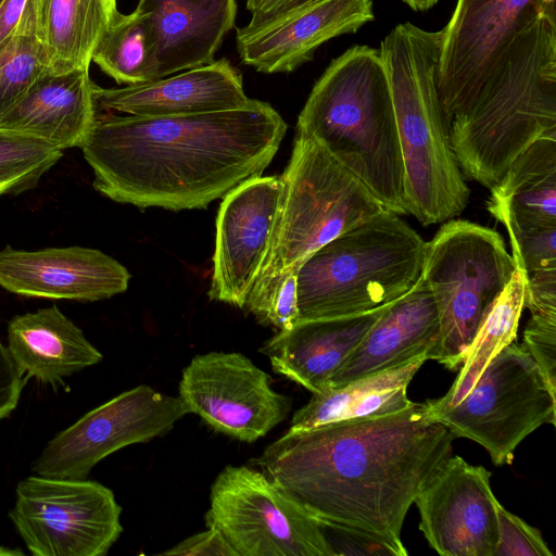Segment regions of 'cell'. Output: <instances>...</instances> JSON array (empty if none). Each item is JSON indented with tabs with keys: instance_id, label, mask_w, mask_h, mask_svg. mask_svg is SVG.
I'll list each match as a JSON object with an SVG mask.
<instances>
[{
	"instance_id": "cell-1",
	"label": "cell",
	"mask_w": 556,
	"mask_h": 556,
	"mask_svg": "<svg viewBox=\"0 0 556 556\" xmlns=\"http://www.w3.org/2000/svg\"><path fill=\"white\" fill-rule=\"evenodd\" d=\"M455 437L427 402L389 415L289 429L251 464L319 522L364 531L407 552L403 522L452 456Z\"/></svg>"
},
{
	"instance_id": "cell-2",
	"label": "cell",
	"mask_w": 556,
	"mask_h": 556,
	"mask_svg": "<svg viewBox=\"0 0 556 556\" xmlns=\"http://www.w3.org/2000/svg\"><path fill=\"white\" fill-rule=\"evenodd\" d=\"M287 131L267 102L199 114L144 117L98 112L80 148L93 188L118 203L205 208L262 175Z\"/></svg>"
},
{
	"instance_id": "cell-3",
	"label": "cell",
	"mask_w": 556,
	"mask_h": 556,
	"mask_svg": "<svg viewBox=\"0 0 556 556\" xmlns=\"http://www.w3.org/2000/svg\"><path fill=\"white\" fill-rule=\"evenodd\" d=\"M556 138V21L543 15L511 41L470 108L450 124L463 176L489 190L540 138Z\"/></svg>"
},
{
	"instance_id": "cell-4",
	"label": "cell",
	"mask_w": 556,
	"mask_h": 556,
	"mask_svg": "<svg viewBox=\"0 0 556 556\" xmlns=\"http://www.w3.org/2000/svg\"><path fill=\"white\" fill-rule=\"evenodd\" d=\"M296 134L316 141L386 208L407 214L394 106L379 50L354 46L332 60L299 114Z\"/></svg>"
},
{
	"instance_id": "cell-5",
	"label": "cell",
	"mask_w": 556,
	"mask_h": 556,
	"mask_svg": "<svg viewBox=\"0 0 556 556\" xmlns=\"http://www.w3.org/2000/svg\"><path fill=\"white\" fill-rule=\"evenodd\" d=\"M441 41L442 29L407 22L396 25L379 49L394 106L407 214L424 226L459 215L470 195L438 89Z\"/></svg>"
},
{
	"instance_id": "cell-6",
	"label": "cell",
	"mask_w": 556,
	"mask_h": 556,
	"mask_svg": "<svg viewBox=\"0 0 556 556\" xmlns=\"http://www.w3.org/2000/svg\"><path fill=\"white\" fill-rule=\"evenodd\" d=\"M280 179L268 250L243 307L260 323L280 283L313 252L386 210L354 174L300 134Z\"/></svg>"
},
{
	"instance_id": "cell-7",
	"label": "cell",
	"mask_w": 556,
	"mask_h": 556,
	"mask_svg": "<svg viewBox=\"0 0 556 556\" xmlns=\"http://www.w3.org/2000/svg\"><path fill=\"white\" fill-rule=\"evenodd\" d=\"M426 241L386 208L313 252L296 274L298 321L387 305L420 279Z\"/></svg>"
},
{
	"instance_id": "cell-8",
	"label": "cell",
	"mask_w": 556,
	"mask_h": 556,
	"mask_svg": "<svg viewBox=\"0 0 556 556\" xmlns=\"http://www.w3.org/2000/svg\"><path fill=\"white\" fill-rule=\"evenodd\" d=\"M516 265L502 236L465 219H450L426 242L421 277L439 315L440 332L428 359L457 370Z\"/></svg>"
},
{
	"instance_id": "cell-9",
	"label": "cell",
	"mask_w": 556,
	"mask_h": 556,
	"mask_svg": "<svg viewBox=\"0 0 556 556\" xmlns=\"http://www.w3.org/2000/svg\"><path fill=\"white\" fill-rule=\"evenodd\" d=\"M556 392L522 344L504 348L456 405L428 413L455 437L482 445L493 464L510 465L514 451L539 427L555 426Z\"/></svg>"
},
{
	"instance_id": "cell-10",
	"label": "cell",
	"mask_w": 556,
	"mask_h": 556,
	"mask_svg": "<svg viewBox=\"0 0 556 556\" xmlns=\"http://www.w3.org/2000/svg\"><path fill=\"white\" fill-rule=\"evenodd\" d=\"M205 521L237 556H332L319 522L256 468L226 466L219 472Z\"/></svg>"
},
{
	"instance_id": "cell-11",
	"label": "cell",
	"mask_w": 556,
	"mask_h": 556,
	"mask_svg": "<svg viewBox=\"0 0 556 556\" xmlns=\"http://www.w3.org/2000/svg\"><path fill=\"white\" fill-rule=\"evenodd\" d=\"M15 494L9 517L34 556H103L123 531L122 507L97 481L37 475Z\"/></svg>"
},
{
	"instance_id": "cell-12",
	"label": "cell",
	"mask_w": 556,
	"mask_h": 556,
	"mask_svg": "<svg viewBox=\"0 0 556 556\" xmlns=\"http://www.w3.org/2000/svg\"><path fill=\"white\" fill-rule=\"evenodd\" d=\"M541 15L542 0H457L442 29L438 70L448 125L470 108L516 36Z\"/></svg>"
},
{
	"instance_id": "cell-13",
	"label": "cell",
	"mask_w": 556,
	"mask_h": 556,
	"mask_svg": "<svg viewBox=\"0 0 556 556\" xmlns=\"http://www.w3.org/2000/svg\"><path fill=\"white\" fill-rule=\"evenodd\" d=\"M187 414L179 397L140 384L55 434L35 460L33 471L52 478L87 479L108 455L166 434Z\"/></svg>"
},
{
	"instance_id": "cell-14",
	"label": "cell",
	"mask_w": 556,
	"mask_h": 556,
	"mask_svg": "<svg viewBox=\"0 0 556 556\" xmlns=\"http://www.w3.org/2000/svg\"><path fill=\"white\" fill-rule=\"evenodd\" d=\"M270 377L241 353L195 355L182 370L179 399L213 430L254 442L285 420L289 396L270 387Z\"/></svg>"
},
{
	"instance_id": "cell-15",
	"label": "cell",
	"mask_w": 556,
	"mask_h": 556,
	"mask_svg": "<svg viewBox=\"0 0 556 556\" xmlns=\"http://www.w3.org/2000/svg\"><path fill=\"white\" fill-rule=\"evenodd\" d=\"M491 472L451 456L417 496L419 529L443 556H494L498 540V501Z\"/></svg>"
},
{
	"instance_id": "cell-16",
	"label": "cell",
	"mask_w": 556,
	"mask_h": 556,
	"mask_svg": "<svg viewBox=\"0 0 556 556\" xmlns=\"http://www.w3.org/2000/svg\"><path fill=\"white\" fill-rule=\"evenodd\" d=\"M280 176H255L230 190L219 205L208 298L243 308L268 250Z\"/></svg>"
},
{
	"instance_id": "cell-17",
	"label": "cell",
	"mask_w": 556,
	"mask_h": 556,
	"mask_svg": "<svg viewBox=\"0 0 556 556\" xmlns=\"http://www.w3.org/2000/svg\"><path fill=\"white\" fill-rule=\"evenodd\" d=\"M374 18L371 0H308L238 28L237 51L242 63L257 72L291 73L326 41L356 33Z\"/></svg>"
},
{
	"instance_id": "cell-18",
	"label": "cell",
	"mask_w": 556,
	"mask_h": 556,
	"mask_svg": "<svg viewBox=\"0 0 556 556\" xmlns=\"http://www.w3.org/2000/svg\"><path fill=\"white\" fill-rule=\"evenodd\" d=\"M129 279L125 266L97 249L0 250V286L20 295L93 302L125 292Z\"/></svg>"
},
{
	"instance_id": "cell-19",
	"label": "cell",
	"mask_w": 556,
	"mask_h": 556,
	"mask_svg": "<svg viewBox=\"0 0 556 556\" xmlns=\"http://www.w3.org/2000/svg\"><path fill=\"white\" fill-rule=\"evenodd\" d=\"M98 112L157 117L199 114L242 108L251 102L242 75L226 59L147 83L122 88L93 84Z\"/></svg>"
},
{
	"instance_id": "cell-20",
	"label": "cell",
	"mask_w": 556,
	"mask_h": 556,
	"mask_svg": "<svg viewBox=\"0 0 556 556\" xmlns=\"http://www.w3.org/2000/svg\"><path fill=\"white\" fill-rule=\"evenodd\" d=\"M439 332L437 305L428 285L420 277L407 293L387 306L332 376L327 389H339L428 355L438 341Z\"/></svg>"
},
{
	"instance_id": "cell-21",
	"label": "cell",
	"mask_w": 556,
	"mask_h": 556,
	"mask_svg": "<svg viewBox=\"0 0 556 556\" xmlns=\"http://www.w3.org/2000/svg\"><path fill=\"white\" fill-rule=\"evenodd\" d=\"M389 304L359 314L296 321L268 339L260 352L277 374L312 393L323 392Z\"/></svg>"
},
{
	"instance_id": "cell-22",
	"label": "cell",
	"mask_w": 556,
	"mask_h": 556,
	"mask_svg": "<svg viewBox=\"0 0 556 556\" xmlns=\"http://www.w3.org/2000/svg\"><path fill=\"white\" fill-rule=\"evenodd\" d=\"M155 38V79L214 61L235 26L236 0H139Z\"/></svg>"
},
{
	"instance_id": "cell-23",
	"label": "cell",
	"mask_w": 556,
	"mask_h": 556,
	"mask_svg": "<svg viewBox=\"0 0 556 556\" xmlns=\"http://www.w3.org/2000/svg\"><path fill=\"white\" fill-rule=\"evenodd\" d=\"M89 67L48 72L5 113L0 128L39 138L60 150L81 148L98 111Z\"/></svg>"
},
{
	"instance_id": "cell-24",
	"label": "cell",
	"mask_w": 556,
	"mask_h": 556,
	"mask_svg": "<svg viewBox=\"0 0 556 556\" xmlns=\"http://www.w3.org/2000/svg\"><path fill=\"white\" fill-rule=\"evenodd\" d=\"M7 340L22 375L54 388L65 387V378L103 358L56 305L12 317Z\"/></svg>"
},
{
	"instance_id": "cell-25",
	"label": "cell",
	"mask_w": 556,
	"mask_h": 556,
	"mask_svg": "<svg viewBox=\"0 0 556 556\" xmlns=\"http://www.w3.org/2000/svg\"><path fill=\"white\" fill-rule=\"evenodd\" d=\"M490 191L488 211L508 235L556 226V138L532 142Z\"/></svg>"
},
{
	"instance_id": "cell-26",
	"label": "cell",
	"mask_w": 556,
	"mask_h": 556,
	"mask_svg": "<svg viewBox=\"0 0 556 556\" xmlns=\"http://www.w3.org/2000/svg\"><path fill=\"white\" fill-rule=\"evenodd\" d=\"M116 0H27L25 14L54 74L89 67Z\"/></svg>"
},
{
	"instance_id": "cell-27",
	"label": "cell",
	"mask_w": 556,
	"mask_h": 556,
	"mask_svg": "<svg viewBox=\"0 0 556 556\" xmlns=\"http://www.w3.org/2000/svg\"><path fill=\"white\" fill-rule=\"evenodd\" d=\"M427 359L424 354L342 388L312 393L308 403L293 414L290 429L305 430L339 420L383 416L409 407L414 402L407 397V387Z\"/></svg>"
},
{
	"instance_id": "cell-28",
	"label": "cell",
	"mask_w": 556,
	"mask_h": 556,
	"mask_svg": "<svg viewBox=\"0 0 556 556\" xmlns=\"http://www.w3.org/2000/svg\"><path fill=\"white\" fill-rule=\"evenodd\" d=\"M526 275L516 271L500 294L477 331L460 371L445 395L427 401L428 413L450 408L460 402L472 389L488 364L517 336L519 319L525 307Z\"/></svg>"
},
{
	"instance_id": "cell-29",
	"label": "cell",
	"mask_w": 556,
	"mask_h": 556,
	"mask_svg": "<svg viewBox=\"0 0 556 556\" xmlns=\"http://www.w3.org/2000/svg\"><path fill=\"white\" fill-rule=\"evenodd\" d=\"M91 62L117 84L154 80L155 38L149 15L137 8L130 14L116 9L93 48Z\"/></svg>"
},
{
	"instance_id": "cell-30",
	"label": "cell",
	"mask_w": 556,
	"mask_h": 556,
	"mask_svg": "<svg viewBox=\"0 0 556 556\" xmlns=\"http://www.w3.org/2000/svg\"><path fill=\"white\" fill-rule=\"evenodd\" d=\"M48 72L47 52L22 14L15 31L0 43V116Z\"/></svg>"
},
{
	"instance_id": "cell-31",
	"label": "cell",
	"mask_w": 556,
	"mask_h": 556,
	"mask_svg": "<svg viewBox=\"0 0 556 556\" xmlns=\"http://www.w3.org/2000/svg\"><path fill=\"white\" fill-rule=\"evenodd\" d=\"M63 151L29 135L0 128V197L37 186Z\"/></svg>"
},
{
	"instance_id": "cell-32",
	"label": "cell",
	"mask_w": 556,
	"mask_h": 556,
	"mask_svg": "<svg viewBox=\"0 0 556 556\" xmlns=\"http://www.w3.org/2000/svg\"><path fill=\"white\" fill-rule=\"evenodd\" d=\"M516 268L530 275L556 269V226L518 230L508 235Z\"/></svg>"
},
{
	"instance_id": "cell-33",
	"label": "cell",
	"mask_w": 556,
	"mask_h": 556,
	"mask_svg": "<svg viewBox=\"0 0 556 556\" xmlns=\"http://www.w3.org/2000/svg\"><path fill=\"white\" fill-rule=\"evenodd\" d=\"M497 526L494 556H553L541 532L501 504L497 506Z\"/></svg>"
},
{
	"instance_id": "cell-34",
	"label": "cell",
	"mask_w": 556,
	"mask_h": 556,
	"mask_svg": "<svg viewBox=\"0 0 556 556\" xmlns=\"http://www.w3.org/2000/svg\"><path fill=\"white\" fill-rule=\"evenodd\" d=\"M522 345L548 387L556 392V313L532 314L525 328Z\"/></svg>"
},
{
	"instance_id": "cell-35",
	"label": "cell",
	"mask_w": 556,
	"mask_h": 556,
	"mask_svg": "<svg viewBox=\"0 0 556 556\" xmlns=\"http://www.w3.org/2000/svg\"><path fill=\"white\" fill-rule=\"evenodd\" d=\"M319 522V521H318ZM321 532L332 556L339 555H371V556H406L390 543L370 533L319 522Z\"/></svg>"
},
{
	"instance_id": "cell-36",
	"label": "cell",
	"mask_w": 556,
	"mask_h": 556,
	"mask_svg": "<svg viewBox=\"0 0 556 556\" xmlns=\"http://www.w3.org/2000/svg\"><path fill=\"white\" fill-rule=\"evenodd\" d=\"M296 274H289L280 283L262 324L286 330L298 321Z\"/></svg>"
},
{
	"instance_id": "cell-37",
	"label": "cell",
	"mask_w": 556,
	"mask_h": 556,
	"mask_svg": "<svg viewBox=\"0 0 556 556\" xmlns=\"http://www.w3.org/2000/svg\"><path fill=\"white\" fill-rule=\"evenodd\" d=\"M525 306L531 314L556 313V269L526 276Z\"/></svg>"
},
{
	"instance_id": "cell-38",
	"label": "cell",
	"mask_w": 556,
	"mask_h": 556,
	"mask_svg": "<svg viewBox=\"0 0 556 556\" xmlns=\"http://www.w3.org/2000/svg\"><path fill=\"white\" fill-rule=\"evenodd\" d=\"M161 554L179 556H237L222 532L214 527H207V530L182 540Z\"/></svg>"
},
{
	"instance_id": "cell-39",
	"label": "cell",
	"mask_w": 556,
	"mask_h": 556,
	"mask_svg": "<svg viewBox=\"0 0 556 556\" xmlns=\"http://www.w3.org/2000/svg\"><path fill=\"white\" fill-rule=\"evenodd\" d=\"M23 387V375L0 340V420L16 408Z\"/></svg>"
},
{
	"instance_id": "cell-40",
	"label": "cell",
	"mask_w": 556,
	"mask_h": 556,
	"mask_svg": "<svg viewBox=\"0 0 556 556\" xmlns=\"http://www.w3.org/2000/svg\"><path fill=\"white\" fill-rule=\"evenodd\" d=\"M308 0H247V10L251 13L249 24L255 25Z\"/></svg>"
},
{
	"instance_id": "cell-41",
	"label": "cell",
	"mask_w": 556,
	"mask_h": 556,
	"mask_svg": "<svg viewBox=\"0 0 556 556\" xmlns=\"http://www.w3.org/2000/svg\"><path fill=\"white\" fill-rule=\"evenodd\" d=\"M27 0H2L0 2V43L16 29Z\"/></svg>"
},
{
	"instance_id": "cell-42",
	"label": "cell",
	"mask_w": 556,
	"mask_h": 556,
	"mask_svg": "<svg viewBox=\"0 0 556 556\" xmlns=\"http://www.w3.org/2000/svg\"><path fill=\"white\" fill-rule=\"evenodd\" d=\"M415 11H426L432 8L438 0H404Z\"/></svg>"
},
{
	"instance_id": "cell-43",
	"label": "cell",
	"mask_w": 556,
	"mask_h": 556,
	"mask_svg": "<svg viewBox=\"0 0 556 556\" xmlns=\"http://www.w3.org/2000/svg\"><path fill=\"white\" fill-rule=\"evenodd\" d=\"M22 555L23 553L21 551L16 549H8L5 547H0V555Z\"/></svg>"
},
{
	"instance_id": "cell-44",
	"label": "cell",
	"mask_w": 556,
	"mask_h": 556,
	"mask_svg": "<svg viewBox=\"0 0 556 556\" xmlns=\"http://www.w3.org/2000/svg\"><path fill=\"white\" fill-rule=\"evenodd\" d=\"M1 1H2V0H0V2H1Z\"/></svg>"
}]
</instances>
